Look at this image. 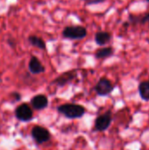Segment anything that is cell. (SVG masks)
Returning a JSON list of instances; mask_svg holds the SVG:
<instances>
[{"label":"cell","instance_id":"6da1fadb","mask_svg":"<svg viewBox=\"0 0 149 150\" xmlns=\"http://www.w3.org/2000/svg\"><path fill=\"white\" fill-rule=\"evenodd\" d=\"M57 112L69 120H76L83 118L86 113V109L83 105L75 103H67L59 105L56 108Z\"/></svg>","mask_w":149,"mask_h":150},{"label":"cell","instance_id":"7a4b0ae2","mask_svg":"<svg viewBox=\"0 0 149 150\" xmlns=\"http://www.w3.org/2000/svg\"><path fill=\"white\" fill-rule=\"evenodd\" d=\"M88 34L87 28L76 25H67L61 32V35L64 39L71 40H83Z\"/></svg>","mask_w":149,"mask_h":150},{"label":"cell","instance_id":"3957f363","mask_svg":"<svg viewBox=\"0 0 149 150\" xmlns=\"http://www.w3.org/2000/svg\"><path fill=\"white\" fill-rule=\"evenodd\" d=\"M115 89V85L112 83L110 79L105 76L99 78L93 90L99 97H106L109 96Z\"/></svg>","mask_w":149,"mask_h":150},{"label":"cell","instance_id":"277c9868","mask_svg":"<svg viewBox=\"0 0 149 150\" xmlns=\"http://www.w3.org/2000/svg\"><path fill=\"white\" fill-rule=\"evenodd\" d=\"M112 123V112L111 110L98 115L94 122V131L105 132Z\"/></svg>","mask_w":149,"mask_h":150},{"label":"cell","instance_id":"5b68a950","mask_svg":"<svg viewBox=\"0 0 149 150\" xmlns=\"http://www.w3.org/2000/svg\"><path fill=\"white\" fill-rule=\"evenodd\" d=\"M31 136L37 145H41L50 141L51 134L49 130L41 126H34L31 131Z\"/></svg>","mask_w":149,"mask_h":150},{"label":"cell","instance_id":"8992f818","mask_svg":"<svg viewBox=\"0 0 149 150\" xmlns=\"http://www.w3.org/2000/svg\"><path fill=\"white\" fill-rule=\"evenodd\" d=\"M77 69H70L68 71H65L63 73H61V75H59L56 78H54L52 81V84H55L58 87H63L67 84H68L69 83H71L72 81H74L76 77H77Z\"/></svg>","mask_w":149,"mask_h":150},{"label":"cell","instance_id":"52a82bcc","mask_svg":"<svg viewBox=\"0 0 149 150\" xmlns=\"http://www.w3.org/2000/svg\"><path fill=\"white\" fill-rule=\"evenodd\" d=\"M15 116L20 121L28 122L32 120L33 112L28 104L23 103L18 106H17V108L15 109Z\"/></svg>","mask_w":149,"mask_h":150},{"label":"cell","instance_id":"ba28073f","mask_svg":"<svg viewBox=\"0 0 149 150\" xmlns=\"http://www.w3.org/2000/svg\"><path fill=\"white\" fill-rule=\"evenodd\" d=\"M28 69L32 75H39L46 71L45 66L41 63L38 57L32 55L28 62Z\"/></svg>","mask_w":149,"mask_h":150},{"label":"cell","instance_id":"9c48e42d","mask_svg":"<svg viewBox=\"0 0 149 150\" xmlns=\"http://www.w3.org/2000/svg\"><path fill=\"white\" fill-rule=\"evenodd\" d=\"M31 105L33 109L37 111H41L48 106V98L44 94L35 95L31 98Z\"/></svg>","mask_w":149,"mask_h":150},{"label":"cell","instance_id":"30bf717a","mask_svg":"<svg viewBox=\"0 0 149 150\" xmlns=\"http://www.w3.org/2000/svg\"><path fill=\"white\" fill-rule=\"evenodd\" d=\"M112 39V33L107 32V31H99L97 32L95 34V42L97 45H98L99 47H104L106 44H108Z\"/></svg>","mask_w":149,"mask_h":150},{"label":"cell","instance_id":"8fae6325","mask_svg":"<svg viewBox=\"0 0 149 150\" xmlns=\"http://www.w3.org/2000/svg\"><path fill=\"white\" fill-rule=\"evenodd\" d=\"M114 52H115V49L112 47H102L96 50L94 56L97 60L107 59L109 57H112L114 54Z\"/></svg>","mask_w":149,"mask_h":150},{"label":"cell","instance_id":"7c38bea8","mask_svg":"<svg viewBox=\"0 0 149 150\" xmlns=\"http://www.w3.org/2000/svg\"><path fill=\"white\" fill-rule=\"evenodd\" d=\"M28 42L30 43V45H32L34 47H37L40 50H47V44L46 41L41 38L39 37L37 35H30L27 38Z\"/></svg>","mask_w":149,"mask_h":150},{"label":"cell","instance_id":"4fadbf2b","mask_svg":"<svg viewBox=\"0 0 149 150\" xmlns=\"http://www.w3.org/2000/svg\"><path fill=\"white\" fill-rule=\"evenodd\" d=\"M138 91L142 100L149 101V81L141 82L138 86Z\"/></svg>","mask_w":149,"mask_h":150},{"label":"cell","instance_id":"5bb4252c","mask_svg":"<svg viewBox=\"0 0 149 150\" xmlns=\"http://www.w3.org/2000/svg\"><path fill=\"white\" fill-rule=\"evenodd\" d=\"M141 15H134L130 13L129 17H128V22L133 24V25H138L141 24Z\"/></svg>","mask_w":149,"mask_h":150},{"label":"cell","instance_id":"9a60e30c","mask_svg":"<svg viewBox=\"0 0 149 150\" xmlns=\"http://www.w3.org/2000/svg\"><path fill=\"white\" fill-rule=\"evenodd\" d=\"M85 2L86 4L88 5H91V4H102L104 2H105V0H83Z\"/></svg>","mask_w":149,"mask_h":150},{"label":"cell","instance_id":"2e32d148","mask_svg":"<svg viewBox=\"0 0 149 150\" xmlns=\"http://www.w3.org/2000/svg\"><path fill=\"white\" fill-rule=\"evenodd\" d=\"M141 25H145V24H149V11L144 16L141 17Z\"/></svg>","mask_w":149,"mask_h":150},{"label":"cell","instance_id":"e0dca14e","mask_svg":"<svg viewBox=\"0 0 149 150\" xmlns=\"http://www.w3.org/2000/svg\"><path fill=\"white\" fill-rule=\"evenodd\" d=\"M11 97L13 98V99L15 101H20V99H21V95L18 92H12L11 93Z\"/></svg>","mask_w":149,"mask_h":150},{"label":"cell","instance_id":"ac0fdd59","mask_svg":"<svg viewBox=\"0 0 149 150\" xmlns=\"http://www.w3.org/2000/svg\"><path fill=\"white\" fill-rule=\"evenodd\" d=\"M7 41H8V43H9V45H10L11 47H15V46H16V43L14 42L15 40H14L13 39H11H11H8V40H7Z\"/></svg>","mask_w":149,"mask_h":150},{"label":"cell","instance_id":"d6986e66","mask_svg":"<svg viewBox=\"0 0 149 150\" xmlns=\"http://www.w3.org/2000/svg\"><path fill=\"white\" fill-rule=\"evenodd\" d=\"M146 1H147V2H148V3H149V0H146Z\"/></svg>","mask_w":149,"mask_h":150}]
</instances>
